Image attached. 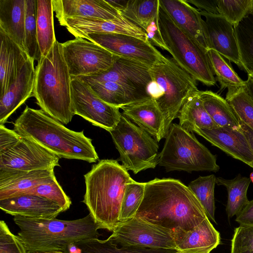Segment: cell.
I'll use <instances>...</instances> for the list:
<instances>
[{"mask_svg": "<svg viewBox=\"0 0 253 253\" xmlns=\"http://www.w3.org/2000/svg\"><path fill=\"white\" fill-rule=\"evenodd\" d=\"M135 217L170 231H189L207 216L191 189L173 178H156L145 182L144 194Z\"/></svg>", "mask_w": 253, "mask_h": 253, "instance_id": "1", "label": "cell"}, {"mask_svg": "<svg viewBox=\"0 0 253 253\" xmlns=\"http://www.w3.org/2000/svg\"><path fill=\"white\" fill-rule=\"evenodd\" d=\"M13 130L60 158L95 163L98 156L84 130L75 131L42 109L26 106L14 123Z\"/></svg>", "mask_w": 253, "mask_h": 253, "instance_id": "2", "label": "cell"}, {"mask_svg": "<svg viewBox=\"0 0 253 253\" xmlns=\"http://www.w3.org/2000/svg\"><path fill=\"white\" fill-rule=\"evenodd\" d=\"M83 202L99 229L113 231L120 222L123 196L127 184L133 179L117 160L103 159L84 175Z\"/></svg>", "mask_w": 253, "mask_h": 253, "instance_id": "3", "label": "cell"}, {"mask_svg": "<svg viewBox=\"0 0 253 253\" xmlns=\"http://www.w3.org/2000/svg\"><path fill=\"white\" fill-rule=\"evenodd\" d=\"M13 220L20 229L17 236L28 253H66L71 245L100 236L97 231L99 227L90 213L72 220L21 216H14Z\"/></svg>", "mask_w": 253, "mask_h": 253, "instance_id": "4", "label": "cell"}, {"mask_svg": "<svg viewBox=\"0 0 253 253\" xmlns=\"http://www.w3.org/2000/svg\"><path fill=\"white\" fill-rule=\"evenodd\" d=\"M33 96L46 114L64 125L74 114L71 99V77L65 60L62 44L57 41L38 61Z\"/></svg>", "mask_w": 253, "mask_h": 253, "instance_id": "5", "label": "cell"}, {"mask_svg": "<svg viewBox=\"0 0 253 253\" xmlns=\"http://www.w3.org/2000/svg\"><path fill=\"white\" fill-rule=\"evenodd\" d=\"M148 92L165 118V137L172 121L189 97L198 90L196 80L174 60L165 57L149 68Z\"/></svg>", "mask_w": 253, "mask_h": 253, "instance_id": "6", "label": "cell"}, {"mask_svg": "<svg viewBox=\"0 0 253 253\" xmlns=\"http://www.w3.org/2000/svg\"><path fill=\"white\" fill-rule=\"evenodd\" d=\"M158 23L167 51L176 64L196 81L214 85L216 79L207 50L179 28L160 5Z\"/></svg>", "mask_w": 253, "mask_h": 253, "instance_id": "7", "label": "cell"}, {"mask_svg": "<svg viewBox=\"0 0 253 253\" xmlns=\"http://www.w3.org/2000/svg\"><path fill=\"white\" fill-rule=\"evenodd\" d=\"M159 153V165L167 172L174 170L217 172L219 167L212 154L190 132L179 125L172 123Z\"/></svg>", "mask_w": 253, "mask_h": 253, "instance_id": "8", "label": "cell"}, {"mask_svg": "<svg viewBox=\"0 0 253 253\" xmlns=\"http://www.w3.org/2000/svg\"><path fill=\"white\" fill-rule=\"evenodd\" d=\"M119 152L122 166L134 174L159 164L158 142L122 113L116 127L109 131Z\"/></svg>", "mask_w": 253, "mask_h": 253, "instance_id": "9", "label": "cell"}, {"mask_svg": "<svg viewBox=\"0 0 253 253\" xmlns=\"http://www.w3.org/2000/svg\"><path fill=\"white\" fill-rule=\"evenodd\" d=\"M65 60L71 78L91 76L113 65L116 55L82 38L62 43Z\"/></svg>", "mask_w": 253, "mask_h": 253, "instance_id": "10", "label": "cell"}, {"mask_svg": "<svg viewBox=\"0 0 253 253\" xmlns=\"http://www.w3.org/2000/svg\"><path fill=\"white\" fill-rule=\"evenodd\" d=\"M71 99L74 115L108 132L114 129L120 120L122 113L120 108L102 100L79 78H71Z\"/></svg>", "mask_w": 253, "mask_h": 253, "instance_id": "11", "label": "cell"}, {"mask_svg": "<svg viewBox=\"0 0 253 253\" xmlns=\"http://www.w3.org/2000/svg\"><path fill=\"white\" fill-rule=\"evenodd\" d=\"M108 239L121 246L176 250L171 231L135 216L120 222Z\"/></svg>", "mask_w": 253, "mask_h": 253, "instance_id": "12", "label": "cell"}, {"mask_svg": "<svg viewBox=\"0 0 253 253\" xmlns=\"http://www.w3.org/2000/svg\"><path fill=\"white\" fill-rule=\"evenodd\" d=\"M84 39L100 45L114 55L139 62L149 67L165 57L148 40L130 35L91 33Z\"/></svg>", "mask_w": 253, "mask_h": 253, "instance_id": "13", "label": "cell"}, {"mask_svg": "<svg viewBox=\"0 0 253 253\" xmlns=\"http://www.w3.org/2000/svg\"><path fill=\"white\" fill-rule=\"evenodd\" d=\"M59 159L36 143L21 137L14 146L0 154V171L54 169L60 166Z\"/></svg>", "mask_w": 253, "mask_h": 253, "instance_id": "14", "label": "cell"}, {"mask_svg": "<svg viewBox=\"0 0 253 253\" xmlns=\"http://www.w3.org/2000/svg\"><path fill=\"white\" fill-rule=\"evenodd\" d=\"M149 68L139 62L116 55L112 66L108 69L91 76L77 78L95 82H114L149 94L148 87L152 79Z\"/></svg>", "mask_w": 253, "mask_h": 253, "instance_id": "15", "label": "cell"}, {"mask_svg": "<svg viewBox=\"0 0 253 253\" xmlns=\"http://www.w3.org/2000/svg\"><path fill=\"white\" fill-rule=\"evenodd\" d=\"M76 38H84L91 33H117L147 40L141 28L123 16L116 19L104 20L85 18H69L58 21Z\"/></svg>", "mask_w": 253, "mask_h": 253, "instance_id": "16", "label": "cell"}, {"mask_svg": "<svg viewBox=\"0 0 253 253\" xmlns=\"http://www.w3.org/2000/svg\"><path fill=\"white\" fill-rule=\"evenodd\" d=\"M160 6L173 22L207 51L210 43L200 12L186 0H159Z\"/></svg>", "mask_w": 253, "mask_h": 253, "instance_id": "17", "label": "cell"}, {"mask_svg": "<svg viewBox=\"0 0 253 253\" xmlns=\"http://www.w3.org/2000/svg\"><path fill=\"white\" fill-rule=\"evenodd\" d=\"M192 132L204 137L227 155L249 166L253 162L251 147L241 128L235 129L220 126L212 129L194 127Z\"/></svg>", "mask_w": 253, "mask_h": 253, "instance_id": "18", "label": "cell"}, {"mask_svg": "<svg viewBox=\"0 0 253 253\" xmlns=\"http://www.w3.org/2000/svg\"><path fill=\"white\" fill-rule=\"evenodd\" d=\"M200 13L205 18L210 49L215 50L244 70L234 26L220 14L203 11Z\"/></svg>", "mask_w": 253, "mask_h": 253, "instance_id": "19", "label": "cell"}, {"mask_svg": "<svg viewBox=\"0 0 253 253\" xmlns=\"http://www.w3.org/2000/svg\"><path fill=\"white\" fill-rule=\"evenodd\" d=\"M171 233L178 253H210L220 244V234L208 217L191 230L177 227Z\"/></svg>", "mask_w": 253, "mask_h": 253, "instance_id": "20", "label": "cell"}, {"mask_svg": "<svg viewBox=\"0 0 253 253\" xmlns=\"http://www.w3.org/2000/svg\"><path fill=\"white\" fill-rule=\"evenodd\" d=\"M0 209L13 216L53 219L64 211L58 204L46 198L25 194L0 200Z\"/></svg>", "mask_w": 253, "mask_h": 253, "instance_id": "21", "label": "cell"}, {"mask_svg": "<svg viewBox=\"0 0 253 253\" xmlns=\"http://www.w3.org/2000/svg\"><path fill=\"white\" fill-rule=\"evenodd\" d=\"M52 5L58 21L77 17L112 20L122 16L106 0H52Z\"/></svg>", "mask_w": 253, "mask_h": 253, "instance_id": "22", "label": "cell"}, {"mask_svg": "<svg viewBox=\"0 0 253 253\" xmlns=\"http://www.w3.org/2000/svg\"><path fill=\"white\" fill-rule=\"evenodd\" d=\"M34 63V60L29 58L16 80L0 96V124L4 125L9 116L33 96L36 76Z\"/></svg>", "mask_w": 253, "mask_h": 253, "instance_id": "23", "label": "cell"}, {"mask_svg": "<svg viewBox=\"0 0 253 253\" xmlns=\"http://www.w3.org/2000/svg\"><path fill=\"white\" fill-rule=\"evenodd\" d=\"M55 178L53 169L0 171V200L23 195Z\"/></svg>", "mask_w": 253, "mask_h": 253, "instance_id": "24", "label": "cell"}, {"mask_svg": "<svg viewBox=\"0 0 253 253\" xmlns=\"http://www.w3.org/2000/svg\"><path fill=\"white\" fill-rule=\"evenodd\" d=\"M123 115L159 142L165 135V118L152 97L123 106Z\"/></svg>", "mask_w": 253, "mask_h": 253, "instance_id": "25", "label": "cell"}, {"mask_svg": "<svg viewBox=\"0 0 253 253\" xmlns=\"http://www.w3.org/2000/svg\"><path fill=\"white\" fill-rule=\"evenodd\" d=\"M0 96L18 76L29 56L25 51L0 28Z\"/></svg>", "mask_w": 253, "mask_h": 253, "instance_id": "26", "label": "cell"}, {"mask_svg": "<svg viewBox=\"0 0 253 253\" xmlns=\"http://www.w3.org/2000/svg\"><path fill=\"white\" fill-rule=\"evenodd\" d=\"M80 79L86 83L102 100L119 108L151 98L149 94L116 83Z\"/></svg>", "mask_w": 253, "mask_h": 253, "instance_id": "27", "label": "cell"}, {"mask_svg": "<svg viewBox=\"0 0 253 253\" xmlns=\"http://www.w3.org/2000/svg\"><path fill=\"white\" fill-rule=\"evenodd\" d=\"M26 0H0V28L24 51Z\"/></svg>", "mask_w": 253, "mask_h": 253, "instance_id": "28", "label": "cell"}, {"mask_svg": "<svg viewBox=\"0 0 253 253\" xmlns=\"http://www.w3.org/2000/svg\"><path fill=\"white\" fill-rule=\"evenodd\" d=\"M66 253H178L176 250L154 249L130 246H121L108 238L105 240L97 238L82 240L72 244Z\"/></svg>", "mask_w": 253, "mask_h": 253, "instance_id": "29", "label": "cell"}, {"mask_svg": "<svg viewBox=\"0 0 253 253\" xmlns=\"http://www.w3.org/2000/svg\"><path fill=\"white\" fill-rule=\"evenodd\" d=\"M199 90L192 93L182 107L177 118L179 126L188 132L194 127L212 129L218 126L207 112L199 97Z\"/></svg>", "mask_w": 253, "mask_h": 253, "instance_id": "30", "label": "cell"}, {"mask_svg": "<svg viewBox=\"0 0 253 253\" xmlns=\"http://www.w3.org/2000/svg\"><path fill=\"white\" fill-rule=\"evenodd\" d=\"M199 94L207 112L218 126L240 129L238 118L225 99L211 90H199Z\"/></svg>", "mask_w": 253, "mask_h": 253, "instance_id": "31", "label": "cell"}, {"mask_svg": "<svg viewBox=\"0 0 253 253\" xmlns=\"http://www.w3.org/2000/svg\"><path fill=\"white\" fill-rule=\"evenodd\" d=\"M52 0H37V41L42 56H45L56 41L53 24Z\"/></svg>", "mask_w": 253, "mask_h": 253, "instance_id": "32", "label": "cell"}, {"mask_svg": "<svg viewBox=\"0 0 253 253\" xmlns=\"http://www.w3.org/2000/svg\"><path fill=\"white\" fill-rule=\"evenodd\" d=\"M250 182V178L240 174L231 179L216 177V184L224 186L227 191L226 211L229 218L237 215L248 204L247 194Z\"/></svg>", "mask_w": 253, "mask_h": 253, "instance_id": "33", "label": "cell"}, {"mask_svg": "<svg viewBox=\"0 0 253 253\" xmlns=\"http://www.w3.org/2000/svg\"><path fill=\"white\" fill-rule=\"evenodd\" d=\"M240 59L248 75L253 74V9L234 26Z\"/></svg>", "mask_w": 253, "mask_h": 253, "instance_id": "34", "label": "cell"}, {"mask_svg": "<svg viewBox=\"0 0 253 253\" xmlns=\"http://www.w3.org/2000/svg\"><path fill=\"white\" fill-rule=\"evenodd\" d=\"M159 0H128L120 12L122 16L145 30L158 15Z\"/></svg>", "mask_w": 253, "mask_h": 253, "instance_id": "35", "label": "cell"}, {"mask_svg": "<svg viewBox=\"0 0 253 253\" xmlns=\"http://www.w3.org/2000/svg\"><path fill=\"white\" fill-rule=\"evenodd\" d=\"M215 179L216 177L214 174L199 176L191 181L188 186L202 206L208 218L215 223Z\"/></svg>", "mask_w": 253, "mask_h": 253, "instance_id": "36", "label": "cell"}, {"mask_svg": "<svg viewBox=\"0 0 253 253\" xmlns=\"http://www.w3.org/2000/svg\"><path fill=\"white\" fill-rule=\"evenodd\" d=\"M207 51L213 73L221 89H232L246 86V81L239 77L220 54L213 49H209Z\"/></svg>", "mask_w": 253, "mask_h": 253, "instance_id": "37", "label": "cell"}, {"mask_svg": "<svg viewBox=\"0 0 253 253\" xmlns=\"http://www.w3.org/2000/svg\"><path fill=\"white\" fill-rule=\"evenodd\" d=\"M37 0H26L24 48L29 57L38 61L41 55L37 33Z\"/></svg>", "mask_w": 253, "mask_h": 253, "instance_id": "38", "label": "cell"}, {"mask_svg": "<svg viewBox=\"0 0 253 253\" xmlns=\"http://www.w3.org/2000/svg\"><path fill=\"white\" fill-rule=\"evenodd\" d=\"M225 99L239 120L253 130V100L245 87L228 89Z\"/></svg>", "mask_w": 253, "mask_h": 253, "instance_id": "39", "label": "cell"}, {"mask_svg": "<svg viewBox=\"0 0 253 253\" xmlns=\"http://www.w3.org/2000/svg\"><path fill=\"white\" fill-rule=\"evenodd\" d=\"M145 183L133 180L126 184L122 201L120 222L134 217L142 201Z\"/></svg>", "mask_w": 253, "mask_h": 253, "instance_id": "40", "label": "cell"}, {"mask_svg": "<svg viewBox=\"0 0 253 253\" xmlns=\"http://www.w3.org/2000/svg\"><path fill=\"white\" fill-rule=\"evenodd\" d=\"M219 14L233 26L253 9V0H218Z\"/></svg>", "mask_w": 253, "mask_h": 253, "instance_id": "41", "label": "cell"}, {"mask_svg": "<svg viewBox=\"0 0 253 253\" xmlns=\"http://www.w3.org/2000/svg\"><path fill=\"white\" fill-rule=\"evenodd\" d=\"M25 194H33L46 198L58 204L64 211L72 204L70 198L65 194L55 178L51 181L39 185Z\"/></svg>", "mask_w": 253, "mask_h": 253, "instance_id": "42", "label": "cell"}, {"mask_svg": "<svg viewBox=\"0 0 253 253\" xmlns=\"http://www.w3.org/2000/svg\"><path fill=\"white\" fill-rule=\"evenodd\" d=\"M231 253H253V226L240 225L235 229Z\"/></svg>", "mask_w": 253, "mask_h": 253, "instance_id": "43", "label": "cell"}, {"mask_svg": "<svg viewBox=\"0 0 253 253\" xmlns=\"http://www.w3.org/2000/svg\"><path fill=\"white\" fill-rule=\"evenodd\" d=\"M0 253H28L21 239L3 220L0 221Z\"/></svg>", "mask_w": 253, "mask_h": 253, "instance_id": "44", "label": "cell"}, {"mask_svg": "<svg viewBox=\"0 0 253 253\" xmlns=\"http://www.w3.org/2000/svg\"><path fill=\"white\" fill-rule=\"evenodd\" d=\"M21 136L14 130L6 128L0 124V154H2L14 146Z\"/></svg>", "mask_w": 253, "mask_h": 253, "instance_id": "45", "label": "cell"}, {"mask_svg": "<svg viewBox=\"0 0 253 253\" xmlns=\"http://www.w3.org/2000/svg\"><path fill=\"white\" fill-rule=\"evenodd\" d=\"M145 33L148 40L153 46L167 51V47L162 37L159 26L158 15L150 23L145 30Z\"/></svg>", "mask_w": 253, "mask_h": 253, "instance_id": "46", "label": "cell"}, {"mask_svg": "<svg viewBox=\"0 0 253 253\" xmlns=\"http://www.w3.org/2000/svg\"><path fill=\"white\" fill-rule=\"evenodd\" d=\"M187 1L194 5L200 12L219 14L218 0H187Z\"/></svg>", "mask_w": 253, "mask_h": 253, "instance_id": "47", "label": "cell"}, {"mask_svg": "<svg viewBox=\"0 0 253 253\" xmlns=\"http://www.w3.org/2000/svg\"><path fill=\"white\" fill-rule=\"evenodd\" d=\"M236 216L235 221L240 225L253 226V199Z\"/></svg>", "mask_w": 253, "mask_h": 253, "instance_id": "48", "label": "cell"}, {"mask_svg": "<svg viewBox=\"0 0 253 253\" xmlns=\"http://www.w3.org/2000/svg\"><path fill=\"white\" fill-rule=\"evenodd\" d=\"M239 121L241 130L247 138L253 154V130L241 121ZM250 167L253 168V162Z\"/></svg>", "mask_w": 253, "mask_h": 253, "instance_id": "49", "label": "cell"}, {"mask_svg": "<svg viewBox=\"0 0 253 253\" xmlns=\"http://www.w3.org/2000/svg\"><path fill=\"white\" fill-rule=\"evenodd\" d=\"M106 1L113 7L120 12L125 7L128 0H116Z\"/></svg>", "mask_w": 253, "mask_h": 253, "instance_id": "50", "label": "cell"}, {"mask_svg": "<svg viewBox=\"0 0 253 253\" xmlns=\"http://www.w3.org/2000/svg\"><path fill=\"white\" fill-rule=\"evenodd\" d=\"M245 89L253 100V81L249 77H248V80L246 81Z\"/></svg>", "mask_w": 253, "mask_h": 253, "instance_id": "51", "label": "cell"}, {"mask_svg": "<svg viewBox=\"0 0 253 253\" xmlns=\"http://www.w3.org/2000/svg\"><path fill=\"white\" fill-rule=\"evenodd\" d=\"M66 253L60 251H55V252H42V253Z\"/></svg>", "mask_w": 253, "mask_h": 253, "instance_id": "52", "label": "cell"}, {"mask_svg": "<svg viewBox=\"0 0 253 253\" xmlns=\"http://www.w3.org/2000/svg\"><path fill=\"white\" fill-rule=\"evenodd\" d=\"M250 179L251 180V181H252L253 183V171L250 174Z\"/></svg>", "mask_w": 253, "mask_h": 253, "instance_id": "53", "label": "cell"}, {"mask_svg": "<svg viewBox=\"0 0 253 253\" xmlns=\"http://www.w3.org/2000/svg\"><path fill=\"white\" fill-rule=\"evenodd\" d=\"M248 77L250 78L253 81V74L248 75Z\"/></svg>", "mask_w": 253, "mask_h": 253, "instance_id": "54", "label": "cell"}]
</instances>
